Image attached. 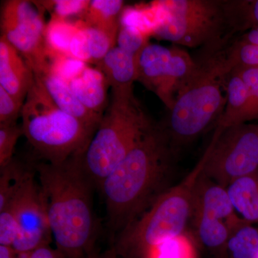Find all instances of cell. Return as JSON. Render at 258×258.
I'll return each instance as SVG.
<instances>
[{"label":"cell","mask_w":258,"mask_h":258,"mask_svg":"<svg viewBox=\"0 0 258 258\" xmlns=\"http://www.w3.org/2000/svg\"><path fill=\"white\" fill-rule=\"evenodd\" d=\"M176 148L154 125L101 185L110 229L120 232L169 189Z\"/></svg>","instance_id":"obj_1"},{"label":"cell","mask_w":258,"mask_h":258,"mask_svg":"<svg viewBox=\"0 0 258 258\" xmlns=\"http://www.w3.org/2000/svg\"><path fill=\"white\" fill-rule=\"evenodd\" d=\"M46 205L56 247L66 258H86L93 251L97 222L95 184L81 164V155L58 164L32 163Z\"/></svg>","instance_id":"obj_2"},{"label":"cell","mask_w":258,"mask_h":258,"mask_svg":"<svg viewBox=\"0 0 258 258\" xmlns=\"http://www.w3.org/2000/svg\"><path fill=\"white\" fill-rule=\"evenodd\" d=\"M133 92L111 91L106 111L81 155L83 169L96 187L154 126Z\"/></svg>","instance_id":"obj_3"},{"label":"cell","mask_w":258,"mask_h":258,"mask_svg":"<svg viewBox=\"0 0 258 258\" xmlns=\"http://www.w3.org/2000/svg\"><path fill=\"white\" fill-rule=\"evenodd\" d=\"M232 72L225 55L217 53L198 64L192 76L179 90L162 125L176 148L203 133L220 119L227 101L224 94Z\"/></svg>","instance_id":"obj_4"},{"label":"cell","mask_w":258,"mask_h":258,"mask_svg":"<svg viewBox=\"0 0 258 258\" xmlns=\"http://www.w3.org/2000/svg\"><path fill=\"white\" fill-rule=\"evenodd\" d=\"M205 158L181 182L171 186L147 211L118 233L114 245L123 258H149L166 241L183 235L190 221L194 187Z\"/></svg>","instance_id":"obj_5"},{"label":"cell","mask_w":258,"mask_h":258,"mask_svg":"<svg viewBox=\"0 0 258 258\" xmlns=\"http://www.w3.org/2000/svg\"><path fill=\"white\" fill-rule=\"evenodd\" d=\"M20 117L29 144L37 157L50 164L81 155L95 133L56 106L35 75Z\"/></svg>","instance_id":"obj_6"},{"label":"cell","mask_w":258,"mask_h":258,"mask_svg":"<svg viewBox=\"0 0 258 258\" xmlns=\"http://www.w3.org/2000/svg\"><path fill=\"white\" fill-rule=\"evenodd\" d=\"M159 3L164 19L153 33L152 37L158 40L189 47L210 46L221 40L225 29L230 30L225 1L161 0Z\"/></svg>","instance_id":"obj_7"},{"label":"cell","mask_w":258,"mask_h":258,"mask_svg":"<svg viewBox=\"0 0 258 258\" xmlns=\"http://www.w3.org/2000/svg\"><path fill=\"white\" fill-rule=\"evenodd\" d=\"M200 243L215 256H227L230 234L246 222L234 208L227 188L200 174L192 195L191 219Z\"/></svg>","instance_id":"obj_8"},{"label":"cell","mask_w":258,"mask_h":258,"mask_svg":"<svg viewBox=\"0 0 258 258\" xmlns=\"http://www.w3.org/2000/svg\"><path fill=\"white\" fill-rule=\"evenodd\" d=\"M202 174L223 187L258 169V124L217 128L204 155Z\"/></svg>","instance_id":"obj_9"},{"label":"cell","mask_w":258,"mask_h":258,"mask_svg":"<svg viewBox=\"0 0 258 258\" xmlns=\"http://www.w3.org/2000/svg\"><path fill=\"white\" fill-rule=\"evenodd\" d=\"M41 5L26 0H7L1 8V37L18 51L34 74L52 67Z\"/></svg>","instance_id":"obj_10"},{"label":"cell","mask_w":258,"mask_h":258,"mask_svg":"<svg viewBox=\"0 0 258 258\" xmlns=\"http://www.w3.org/2000/svg\"><path fill=\"white\" fill-rule=\"evenodd\" d=\"M198 67L186 50L148 42L137 55V81L155 93L168 109Z\"/></svg>","instance_id":"obj_11"},{"label":"cell","mask_w":258,"mask_h":258,"mask_svg":"<svg viewBox=\"0 0 258 258\" xmlns=\"http://www.w3.org/2000/svg\"><path fill=\"white\" fill-rule=\"evenodd\" d=\"M8 203L14 208L18 222V235L12 246L15 252L28 253L49 244L52 236L46 205L34 167Z\"/></svg>","instance_id":"obj_12"},{"label":"cell","mask_w":258,"mask_h":258,"mask_svg":"<svg viewBox=\"0 0 258 258\" xmlns=\"http://www.w3.org/2000/svg\"><path fill=\"white\" fill-rule=\"evenodd\" d=\"M34 80L35 74L23 56L0 37V86L24 103Z\"/></svg>","instance_id":"obj_13"},{"label":"cell","mask_w":258,"mask_h":258,"mask_svg":"<svg viewBox=\"0 0 258 258\" xmlns=\"http://www.w3.org/2000/svg\"><path fill=\"white\" fill-rule=\"evenodd\" d=\"M41 82L54 103L68 114L72 115L96 132L102 116L87 109L71 92L67 83L52 71L47 70L35 74Z\"/></svg>","instance_id":"obj_14"},{"label":"cell","mask_w":258,"mask_h":258,"mask_svg":"<svg viewBox=\"0 0 258 258\" xmlns=\"http://www.w3.org/2000/svg\"><path fill=\"white\" fill-rule=\"evenodd\" d=\"M66 83L83 106L103 116L109 103L107 97L108 86L99 70L86 66L76 77Z\"/></svg>","instance_id":"obj_15"},{"label":"cell","mask_w":258,"mask_h":258,"mask_svg":"<svg viewBox=\"0 0 258 258\" xmlns=\"http://www.w3.org/2000/svg\"><path fill=\"white\" fill-rule=\"evenodd\" d=\"M96 66L111 91L133 92L134 83L137 81V55L115 46Z\"/></svg>","instance_id":"obj_16"},{"label":"cell","mask_w":258,"mask_h":258,"mask_svg":"<svg viewBox=\"0 0 258 258\" xmlns=\"http://www.w3.org/2000/svg\"><path fill=\"white\" fill-rule=\"evenodd\" d=\"M227 101L217 128L225 129L232 125L244 123V117L249 106L248 89L240 75L232 71L226 83Z\"/></svg>","instance_id":"obj_17"},{"label":"cell","mask_w":258,"mask_h":258,"mask_svg":"<svg viewBox=\"0 0 258 258\" xmlns=\"http://www.w3.org/2000/svg\"><path fill=\"white\" fill-rule=\"evenodd\" d=\"M124 2L121 0L90 1L83 13V23L106 32L116 43Z\"/></svg>","instance_id":"obj_18"},{"label":"cell","mask_w":258,"mask_h":258,"mask_svg":"<svg viewBox=\"0 0 258 258\" xmlns=\"http://www.w3.org/2000/svg\"><path fill=\"white\" fill-rule=\"evenodd\" d=\"M234 208L249 224H258V169L227 188Z\"/></svg>","instance_id":"obj_19"},{"label":"cell","mask_w":258,"mask_h":258,"mask_svg":"<svg viewBox=\"0 0 258 258\" xmlns=\"http://www.w3.org/2000/svg\"><path fill=\"white\" fill-rule=\"evenodd\" d=\"M231 258H258V230L247 222L232 231L227 245Z\"/></svg>","instance_id":"obj_20"},{"label":"cell","mask_w":258,"mask_h":258,"mask_svg":"<svg viewBox=\"0 0 258 258\" xmlns=\"http://www.w3.org/2000/svg\"><path fill=\"white\" fill-rule=\"evenodd\" d=\"M31 168L15 159L5 167L0 168V210L6 206L18 192L31 172Z\"/></svg>","instance_id":"obj_21"},{"label":"cell","mask_w":258,"mask_h":258,"mask_svg":"<svg viewBox=\"0 0 258 258\" xmlns=\"http://www.w3.org/2000/svg\"><path fill=\"white\" fill-rule=\"evenodd\" d=\"M231 31L247 32L258 26V0L225 1Z\"/></svg>","instance_id":"obj_22"},{"label":"cell","mask_w":258,"mask_h":258,"mask_svg":"<svg viewBox=\"0 0 258 258\" xmlns=\"http://www.w3.org/2000/svg\"><path fill=\"white\" fill-rule=\"evenodd\" d=\"M78 25H71L64 20H51L47 26L46 38L50 55H70L71 40L78 30Z\"/></svg>","instance_id":"obj_23"},{"label":"cell","mask_w":258,"mask_h":258,"mask_svg":"<svg viewBox=\"0 0 258 258\" xmlns=\"http://www.w3.org/2000/svg\"><path fill=\"white\" fill-rule=\"evenodd\" d=\"M225 58L232 71L258 69V45L238 40L227 51Z\"/></svg>","instance_id":"obj_24"},{"label":"cell","mask_w":258,"mask_h":258,"mask_svg":"<svg viewBox=\"0 0 258 258\" xmlns=\"http://www.w3.org/2000/svg\"><path fill=\"white\" fill-rule=\"evenodd\" d=\"M79 25L86 37L91 63L96 64L112 48L115 47V43L106 32L85 25L82 22Z\"/></svg>","instance_id":"obj_25"},{"label":"cell","mask_w":258,"mask_h":258,"mask_svg":"<svg viewBox=\"0 0 258 258\" xmlns=\"http://www.w3.org/2000/svg\"><path fill=\"white\" fill-rule=\"evenodd\" d=\"M22 136H24L22 125H0V168L13 160L15 147Z\"/></svg>","instance_id":"obj_26"},{"label":"cell","mask_w":258,"mask_h":258,"mask_svg":"<svg viewBox=\"0 0 258 258\" xmlns=\"http://www.w3.org/2000/svg\"><path fill=\"white\" fill-rule=\"evenodd\" d=\"M149 37L139 29L120 25L117 37L116 46L128 53L137 55L149 42Z\"/></svg>","instance_id":"obj_27"},{"label":"cell","mask_w":258,"mask_h":258,"mask_svg":"<svg viewBox=\"0 0 258 258\" xmlns=\"http://www.w3.org/2000/svg\"><path fill=\"white\" fill-rule=\"evenodd\" d=\"M248 89L249 102L244 123L250 120H258V69H235Z\"/></svg>","instance_id":"obj_28"},{"label":"cell","mask_w":258,"mask_h":258,"mask_svg":"<svg viewBox=\"0 0 258 258\" xmlns=\"http://www.w3.org/2000/svg\"><path fill=\"white\" fill-rule=\"evenodd\" d=\"M90 1H74V0H60V1L42 2L39 3L44 10H50L52 13V20H64L71 15L82 13L89 5Z\"/></svg>","instance_id":"obj_29"},{"label":"cell","mask_w":258,"mask_h":258,"mask_svg":"<svg viewBox=\"0 0 258 258\" xmlns=\"http://www.w3.org/2000/svg\"><path fill=\"white\" fill-rule=\"evenodd\" d=\"M18 235V225L15 209L8 203L0 210V245L12 247Z\"/></svg>","instance_id":"obj_30"},{"label":"cell","mask_w":258,"mask_h":258,"mask_svg":"<svg viewBox=\"0 0 258 258\" xmlns=\"http://www.w3.org/2000/svg\"><path fill=\"white\" fill-rule=\"evenodd\" d=\"M23 104L0 86V125L17 124Z\"/></svg>","instance_id":"obj_31"},{"label":"cell","mask_w":258,"mask_h":258,"mask_svg":"<svg viewBox=\"0 0 258 258\" xmlns=\"http://www.w3.org/2000/svg\"><path fill=\"white\" fill-rule=\"evenodd\" d=\"M186 254L187 240L181 235L158 246L149 258H186Z\"/></svg>","instance_id":"obj_32"},{"label":"cell","mask_w":258,"mask_h":258,"mask_svg":"<svg viewBox=\"0 0 258 258\" xmlns=\"http://www.w3.org/2000/svg\"><path fill=\"white\" fill-rule=\"evenodd\" d=\"M29 258H66V257L57 248L53 249L49 244H46L30 252Z\"/></svg>","instance_id":"obj_33"},{"label":"cell","mask_w":258,"mask_h":258,"mask_svg":"<svg viewBox=\"0 0 258 258\" xmlns=\"http://www.w3.org/2000/svg\"><path fill=\"white\" fill-rule=\"evenodd\" d=\"M239 40L258 45V26L244 32Z\"/></svg>","instance_id":"obj_34"},{"label":"cell","mask_w":258,"mask_h":258,"mask_svg":"<svg viewBox=\"0 0 258 258\" xmlns=\"http://www.w3.org/2000/svg\"><path fill=\"white\" fill-rule=\"evenodd\" d=\"M86 258H120V257L117 252L114 246H113L111 248L107 249L101 253H97L93 250L88 254Z\"/></svg>","instance_id":"obj_35"},{"label":"cell","mask_w":258,"mask_h":258,"mask_svg":"<svg viewBox=\"0 0 258 258\" xmlns=\"http://www.w3.org/2000/svg\"><path fill=\"white\" fill-rule=\"evenodd\" d=\"M17 252L11 246L0 245V258H15Z\"/></svg>","instance_id":"obj_36"},{"label":"cell","mask_w":258,"mask_h":258,"mask_svg":"<svg viewBox=\"0 0 258 258\" xmlns=\"http://www.w3.org/2000/svg\"><path fill=\"white\" fill-rule=\"evenodd\" d=\"M29 254H30V252H28V253H17V256L15 258H29Z\"/></svg>","instance_id":"obj_37"}]
</instances>
